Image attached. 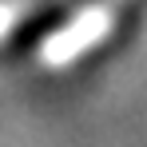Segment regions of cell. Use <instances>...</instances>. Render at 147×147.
<instances>
[{
	"instance_id": "6da1fadb",
	"label": "cell",
	"mask_w": 147,
	"mask_h": 147,
	"mask_svg": "<svg viewBox=\"0 0 147 147\" xmlns=\"http://www.w3.org/2000/svg\"><path fill=\"white\" fill-rule=\"evenodd\" d=\"M107 28H111V0H107V4H96V8L84 16V24H72L56 44H48V60L52 64H64V60L80 56V48H92Z\"/></svg>"
}]
</instances>
